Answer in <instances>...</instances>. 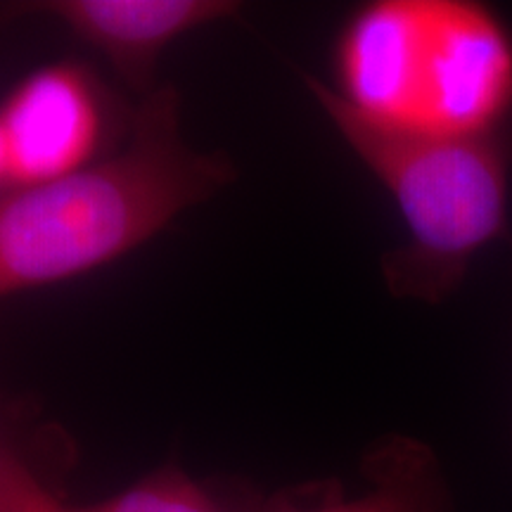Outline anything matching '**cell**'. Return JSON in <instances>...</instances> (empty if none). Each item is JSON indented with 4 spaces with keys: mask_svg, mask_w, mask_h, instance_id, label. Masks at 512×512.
Instances as JSON below:
<instances>
[{
    "mask_svg": "<svg viewBox=\"0 0 512 512\" xmlns=\"http://www.w3.org/2000/svg\"><path fill=\"white\" fill-rule=\"evenodd\" d=\"M226 181L223 159L178 136L174 95L157 93L117 157L0 195V297L110 264Z\"/></svg>",
    "mask_w": 512,
    "mask_h": 512,
    "instance_id": "cell-1",
    "label": "cell"
},
{
    "mask_svg": "<svg viewBox=\"0 0 512 512\" xmlns=\"http://www.w3.org/2000/svg\"><path fill=\"white\" fill-rule=\"evenodd\" d=\"M339 98L375 124L498 136L512 112V34L475 0H375L337 41Z\"/></svg>",
    "mask_w": 512,
    "mask_h": 512,
    "instance_id": "cell-2",
    "label": "cell"
},
{
    "mask_svg": "<svg viewBox=\"0 0 512 512\" xmlns=\"http://www.w3.org/2000/svg\"><path fill=\"white\" fill-rule=\"evenodd\" d=\"M325 114L394 197L408 245L384 259L396 297L441 302L472 259L508 226L510 159L501 136L434 138L361 117L337 91L306 79Z\"/></svg>",
    "mask_w": 512,
    "mask_h": 512,
    "instance_id": "cell-3",
    "label": "cell"
},
{
    "mask_svg": "<svg viewBox=\"0 0 512 512\" xmlns=\"http://www.w3.org/2000/svg\"><path fill=\"white\" fill-rule=\"evenodd\" d=\"M102 114L93 83L74 64L29 74L0 107L8 183L27 188L88 166Z\"/></svg>",
    "mask_w": 512,
    "mask_h": 512,
    "instance_id": "cell-4",
    "label": "cell"
},
{
    "mask_svg": "<svg viewBox=\"0 0 512 512\" xmlns=\"http://www.w3.org/2000/svg\"><path fill=\"white\" fill-rule=\"evenodd\" d=\"M43 12L98 48L121 74L143 79L176 38L238 12L228 0H53Z\"/></svg>",
    "mask_w": 512,
    "mask_h": 512,
    "instance_id": "cell-5",
    "label": "cell"
},
{
    "mask_svg": "<svg viewBox=\"0 0 512 512\" xmlns=\"http://www.w3.org/2000/svg\"><path fill=\"white\" fill-rule=\"evenodd\" d=\"M370 489L351 501H323L304 512H441L444 486L425 446L396 439L377 448L366 465Z\"/></svg>",
    "mask_w": 512,
    "mask_h": 512,
    "instance_id": "cell-6",
    "label": "cell"
},
{
    "mask_svg": "<svg viewBox=\"0 0 512 512\" xmlns=\"http://www.w3.org/2000/svg\"><path fill=\"white\" fill-rule=\"evenodd\" d=\"M299 498L238 501L197 482L176 467L152 472L140 482L81 512H304Z\"/></svg>",
    "mask_w": 512,
    "mask_h": 512,
    "instance_id": "cell-7",
    "label": "cell"
},
{
    "mask_svg": "<svg viewBox=\"0 0 512 512\" xmlns=\"http://www.w3.org/2000/svg\"><path fill=\"white\" fill-rule=\"evenodd\" d=\"M0 512H81L67 508L10 448L0 446Z\"/></svg>",
    "mask_w": 512,
    "mask_h": 512,
    "instance_id": "cell-8",
    "label": "cell"
},
{
    "mask_svg": "<svg viewBox=\"0 0 512 512\" xmlns=\"http://www.w3.org/2000/svg\"><path fill=\"white\" fill-rule=\"evenodd\" d=\"M3 183H8V155H5V140L0 131V185Z\"/></svg>",
    "mask_w": 512,
    "mask_h": 512,
    "instance_id": "cell-9",
    "label": "cell"
},
{
    "mask_svg": "<svg viewBox=\"0 0 512 512\" xmlns=\"http://www.w3.org/2000/svg\"><path fill=\"white\" fill-rule=\"evenodd\" d=\"M17 12H19L17 8H0V24L8 22V19H10V17H15Z\"/></svg>",
    "mask_w": 512,
    "mask_h": 512,
    "instance_id": "cell-10",
    "label": "cell"
}]
</instances>
